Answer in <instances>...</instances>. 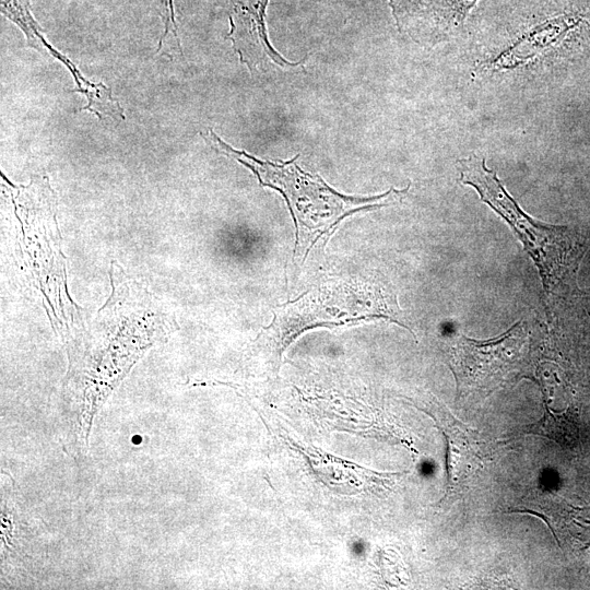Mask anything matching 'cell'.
Instances as JSON below:
<instances>
[{
  "instance_id": "cell-11",
  "label": "cell",
  "mask_w": 590,
  "mask_h": 590,
  "mask_svg": "<svg viewBox=\"0 0 590 590\" xmlns=\"http://www.w3.org/2000/svg\"><path fill=\"white\" fill-rule=\"evenodd\" d=\"M512 512H527L542 518L560 546L575 552L590 547V508L577 507L553 494H533Z\"/></svg>"
},
{
  "instance_id": "cell-13",
  "label": "cell",
  "mask_w": 590,
  "mask_h": 590,
  "mask_svg": "<svg viewBox=\"0 0 590 590\" xmlns=\"http://www.w3.org/2000/svg\"><path fill=\"white\" fill-rule=\"evenodd\" d=\"M163 23H164V32L163 35L160 38L157 51H160L163 47L164 40L166 39L167 35L172 32L180 51V39L178 37V26L176 22V13H175V5L174 0H163V14H162Z\"/></svg>"
},
{
  "instance_id": "cell-12",
  "label": "cell",
  "mask_w": 590,
  "mask_h": 590,
  "mask_svg": "<svg viewBox=\"0 0 590 590\" xmlns=\"http://www.w3.org/2000/svg\"><path fill=\"white\" fill-rule=\"evenodd\" d=\"M1 13L23 31L30 46L46 48L47 42L32 14L30 0H1Z\"/></svg>"
},
{
  "instance_id": "cell-7",
  "label": "cell",
  "mask_w": 590,
  "mask_h": 590,
  "mask_svg": "<svg viewBox=\"0 0 590 590\" xmlns=\"http://www.w3.org/2000/svg\"><path fill=\"white\" fill-rule=\"evenodd\" d=\"M270 0H219L229 21L228 37L241 63L250 71L294 69L307 58L290 61L270 44L266 13Z\"/></svg>"
},
{
  "instance_id": "cell-10",
  "label": "cell",
  "mask_w": 590,
  "mask_h": 590,
  "mask_svg": "<svg viewBox=\"0 0 590 590\" xmlns=\"http://www.w3.org/2000/svg\"><path fill=\"white\" fill-rule=\"evenodd\" d=\"M444 435L446 444L447 489L453 488L483 467L487 456V442L480 433L455 417L442 405L426 411Z\"/></svg>"
},
{
  "instance_id": "cell-8",
  "label": "cell",
  "mask_w": 590,
  "mask_h": 590,
  "mask_svg": "<svg viewBox=\"0 0 590 590\" xmlns=\"http://www.w3.org/2000/svg\"><path fill=\"white\" fill-rule=\"evenodd\" d=\"M480 0H388L400 31L415 40L452 35Z\"/></svg>"
},
{
  "instance_id": "cell-3",
  "label": "cell",
  "mask_w": 590,
  "mask_h": 590,
  "mask_svg": "<svg viewBox=\"0 0 590 590\" xmlns=\"http://www.w3.org/2000/svg\"><path fill=\"white\" fill-rule=\"evenodd\" d=\"M216 152L233 158L250 169L262 187L279 191L286 201L295 226L293 262H305L311 249L326 244L339 223L361 211H369L392 204L404 197V189H394L370 197L343 194L330 187L318 174L302 169L296 160L271 162L260 160L244 150H237L223 141L213 130L200 132Z\"/></svg>"
},
{
  "instance_id": "cell-6",
  "label": "cell",
  "mask_w": 590,
  "mask_h": 590,
  "mask_svg": "<svg viewBox=\"0 0 590 590\" xmlns=\"http://www.w3.org/2000/svg\"><path fill=\"white\" fill-rule=\"evenodd\" d=\"M460 180L473 187L481 200L498 213L522 241L526 251L540 270L545 288L564 273L570 247L565 226L543 224L526 214L506 191L496 172L475 155L458 162Z\"/></svg>"
},
{
  "instance_id": "cell-9",
  "label": "cell",
  "mask_w": 590,
  "mask_h": 590,
  "mask_svg": "<svg viewBox=\"0 0 590 590\" xmlns=\"http://www.w3.org/2000/svg\"><path fill=\"white\" fill-rule=\"evenodd\" d=\"M14 482L2 481L1 568L8 574H31L38 562V528L17 499Z\"/></svg>"
},
{
  "instance_id": "cell-5",
  "label": "cell",
  "mask_w": 590,
  "mask_h": 590,
  "mask_svg": "<svg viewBox=\"0 0 590 590\" xmlns=\"http://www.w3.org/2000/svg\"><path fill=\"white\" fill-rule=\"evenodd\" d=\"M449 354L457 399L473 392H492L531 377L536 356L522 322L484 341L460 334L452 341Z\"/></svg>"
},
{
  "instance_id": "cell-1",
  "label": "cell",
  "mask_w": 590,
  "mask_h": 590,
  "mask_svg": "<svg viewBox=\"0 0 590 590\" xmlns=\"http://www.w3.org/2000/svg\"><path fill=\"white\" fill-rule=\"evenodd\" d=\"M111 292L90 321L64 344L68 368L60 390L58 424L64 452L85 455L93 421L135 363L173 332L168 309L116 262Z\"/></svg>"
},
{
  "instance_id": "cell-2",
  "label": "cell",
  "mask_w": 590,
  "mask_h": 590,
  "mask_svg": "<svg viewBox=\"0 0 590 590\" xmlns=\"http://www.w3.org/2000/svg\"><path fill=\"white\" fill-rule=\"evenodd\" d=\"M15 217L14 259L22 284L46 311L56 334L68 343L84 322L68 291L66 257L57 222V202L47 176L28 185L4 178Z\"/></svg>"
},
{
  "instance_id": "cell-4",
  "label": "cell",
  "mask_w": 590,
  "mask_h": 590,
  "mask_svg": "<svg viewBox=\"0 0 590 590\" xmlns=\"http://www.w3.org/2000/svg\"><path fill=\"white\" fill-rule=\"evenodd\" d=\"M273 315L266 331L282 346L300 332L318 326H341L375 319L402 324L396 300L379 286L357 280L328 281L278 306Z\"/></svg>"
}]
</instances>
